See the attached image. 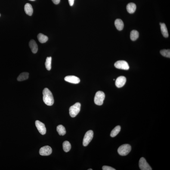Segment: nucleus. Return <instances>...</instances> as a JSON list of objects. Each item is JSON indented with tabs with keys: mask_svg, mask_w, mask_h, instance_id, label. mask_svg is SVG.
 Returning a JSON list of instances; mask_svg holds the SVG:
<instances>
[{
	"mask_svg": "<svg viewBox=\"0 0 170 170\" xmlns=\"http://www.w3.org/2000/svg\"><path fill=\"white\" fill-rule=\"evenodd\" d=\"M43 100L45 104L51 106L54 104V99L53 94L48 88L44 89L43 91Z\"/></svg>",
	"mask_w": 170,
	"mask_h": 170,
	"instance_id": "1",
	"label": "nucleus"
},
{
	"mask_svg": "<svg viewBox=\"0 0 170 170\" xmlns=\"http://www.w3.org/2000/svg\"><path fill=\"white\" fill-rule=\"evenodd\" d=\"M81 104L77 103L71 106L69 108V114L71 117L74 118L79 113L80 110Z\"/></svg>",
	"mask_w": 170,
	"mask_h": 170,
	"instance_id": "2",
	"label": "nucleus"
},
{
	"mask_svg": "<svg viewBox=\"0 0 170 170\" xmlns=\"http://www.w3.org/2000/svg\"><path fill=\"white\" fill-rule=\"evenodd\" d=\"M105 97V96L103 92L100 91L97 92L94 97V103L97 105H101L103 104Z\"/></svg>",
	"mask_w": 170,
	"mask_h": 170,
	"instance_id": "3",
	"label": "nucleus"
},
{
	"mask_svg": "<svg viewBox=\"0 0 170 170\" xmlns=\"http://www.w3.org/2000/svg\"><path fill=\"white\" fill-rule=\"evenodd\" d=\"M131 146L128 144L122 145L120 147L118 150V153L122 156H126L131 152Z\"/></svg>",
	"mask_w": 170,
	"mask_h": 170,
	"instance_id": "4",
	"label": "nucleus"
},
{
	"mask_svg": "<svg viewBox=\"0 0 170 170\" xmlns=\"http://www.w3.org/2000/svg\"><path fill=\"white\" fill-rule=\"evenodd\" d=\"M93 132L92 130H90L86 133L83 140V144L84 146H87L91 142L93 137Z\"/></svg>",
	"mask_w": 170,
	"mask_h": 170,
	"instance_id": "5",
	"label": "nucleus"
},
{
	"mask_svg": "<svg viewBox=\"0 0 170 170\" xmlns=\"http://www.w3.org/2000/svg\"><path fill=\"white\" fill-rule=\"evenodd\" d=\"M115 67L118 69L124 70H128L129 69V66L128 63L125 60H119L114 64Z\"/></svg>",
	"mask_w": 170,
	"mask_h": 170,
	"instance_id": "6",
	"label": "nucleus"
},
{
	"mask_svg": "<svg viewBox=\"0 0 170 170\" xmlns=\"http://www.w3.org/2000/svg\"><path fill=\"white\" fill-rule=\"evenodd\" d=\"M139 166L140 169L141 170H152V168L145 158H140L139 162Z\"/></svg>",
	"mask_w": 170,
	"mask_h": 170,
	"instance_id": "7",
	"label": "nucleus"
},
{
	"mask_svg": "<svg viewBox=\"0 0 170 170\" xmlns=\"http://www.w3.org/2000/svg\"><path fill=\"white\" fill-rule=\"evenodd\" d=\"M52 153V149L48 146H44L40 149L39 153L41 156H47L51 155Z\"/></svg>",
	"mask_w": 170,
	"mask_h": 170,
	"instance_id": "8",
	"label": "nucleus"
},
{
	"mask_svg": "<svg viewBox=\"0 0 170 170\" xmlns=\"http://www.w3.org/2000/svg\"><path fill=\"white\" fill-rule=\"evenodd\" d=\"M35 125L39 132L42 135H44L46 133V128L45 125L38 120H36L35 122Z\"/></svg>",
	"mask_w": 170,
	"mask_h": 170,
	"instance_id": "9",
	"label": "nucleus"
},
{
	"mask_svg": "<svg viewBox=\"0 0 170 170\" xmlns=\"http://www.w3.org/2000/svg\"><path fill=\"white\" fill-rule=\"evenodd\" d=\"M126 81V78L125 77L120 76L116 79L115 82V85L118 88H121L125 85Z\"/></svg>",
	"mask_w": 170,
	"mask_h": 170,
	"instance_id": "10",
	"label": "nucleus"
},
{
	"mask_svg": "<svg viewBox=\"0 0 170 170\" xmlns=\"http://www.w3.org/2000/svg\"><path fill=\"white\" fill-rule=\"evenodd\" d=\"M66 82L74 84H78L80 82V79L78 77L74 76H68L64 78Z\"/></svg>",
	"mask_w": 170,
	"mask_h": 170,
	"instance_id": "11",
	"label": "nucleus"
},
{
	"mask_svg": "<svg viewBox=\"0 0 170 170\" xmlns=\"http://www.w3.org/2000/svg\"><path fill=\"white\" fill-rule=\"evenodd\" d=\"M29 46L32 52L35 54L38 51V46L37 45L34 40H31L29 43Z\"/></svg>",
	"mask_w": 170,
	"mask_h": 170,
	"instance_id": "12",
	"label": "nucleus"
},
{
	"mask_svg": "<svg viewBox=\"0 0 170 170\" xmlns=\"http://www.w3.org/2000/svg\"><path fill=\"white\" fill-rule=\"evenodd\" d=\"M126 8L127 11L128 13L130 14H133L135 12L136 8H137V6L135 4L131 3L127 4Z\"/></svg>",
	"mask_w": 170,
	"mask_h": 170,
	"instance_id": "13",
	"label": "nucleus"
},
{
	"mask_svg": "<svg viewBox=\"0 0 170 170\" xmlns=\"http://www.w3.org/2000/svg\"><path fill=\"white\" fill-rule=\"evenodd\" d=\"M24 10L26 14L29 16H31L33 14V9L32 6L29 3H26L24 6Z\"/></svg>",
	"mask_w": 170,
	"mask_h": 170,
	"instance_id": "14",
	"label": "nucleus"
},
{
	"mask_svg": "<svg viewBox=\"0 0 170 170\" xmlns=\"http://www.w3.org/2000/svg\"><path fill=\"white\" fill-rule=\"evenodd\" d=\"M115 25L118 30L121 31L124 27L123 22L120 19H117L115 22Z\"/></svg>",
	"mask_w": 170,
	"mask_h": 170,
	"instance_id": "15",
	"label": "nucleus"
},
{
	"mask_svg": "<svg viewBox=\"0 0 170 170\" xmlns=\"http://www.w3.org/2000/svg\"><path fill=\"white\" fill-rule=\"evenodd\" d=\"M160 24L161 26V30L162 35L165 38L168 37V33L166 25L165 23H160Z\"/></svg>",
	"mask_w": 170,
	"mask_h": 170,
	"instance_id": "16",
	"label": "nucleus"
},
{
	"mask_svg": "<svg viewBox=\"0 0 170 170\" xmlns=\"http://www.w3.org/2000/svg\"><path fill=\"white\" fill-rule=\"evenodd\" d=\"M29 73L28 72H23L20 74L17 78V80L22 81L26 80L29 78Z\"/></svg>",
	"mask_w": 170,
	"mask_h": 170,
	"instance_id": "17",
	"label": "nucleus"
},
{
	"mask_svg": "<svg viewBox=\"0 0 170 170\" xmlns=\"http://www.w3.org/2000/svg\"><path fill=\"white\" fill-rule=\"evenodd\" d=\"M37 38L38 41L41 43H44L46 42L48 39V37L41 33L38 34Z\"/></svg>",
	"mask_w": 170,
	"mask_h": 170,
	"instance_id": "18",
	"label": "nucleus"
},
{
	"mask_svg": "<svg viewBox=\"0 0 170 170\" xmlns=\"http://www.w3.org/2000/svg\"><path fill=\"white\" fill-rule=\"evenodd\" d=\"M57 131L60 135H64L66 133L65 128L63 125H60L57 127Z\"/></svg>",
	"mask_w": 170,
	"mask_h": 170,
	"instance_id": "19",
	"label": "nucleus"
},
{
	"mask_svg": "<svg viewBox=\"0 0 170 170\" xmlns=\"http://www.w3.org/2000/svg\"><path fill=\"white\" fill-rule=\"evenodd\" d=\"M121 130V127L117 126L112 130L110 136L112 137H114L119 133Z\"/></svg>",
	"mask_w": 170,
	"mask_h": 170,
	"instance_id": "20",
	"label": "nucleus"
},
{
	"mask_svg": "<svg viewBox=\"0 0 170 170\" xmlns=\"http://www.w3.org/2000/svg\"><path fill=\"white\" fill-rule=\"evenodd\" d=\"M139 33L136 30H133L131 32L130 35V38L131 40L132 41H135L139 37Z\"/></svg>",
	"mask_w": 170,
	"mask_h": 170,
	"instance_id": "21",
	"label": "nucleus"
},
{
	"mask_svg": "<svg viewBox=\"0 0 170 170\" xmlns=\"http://www.w3.org/2000/svg\"><path fill=\"white\" fill-rule=\"evenodd\" d=\"M71 147L70 142L67 141L64 142L63 143V150L65 152H69L70 150Z\"/></svg>",
	"mask_w": 170,
	"mask_h": 170,
	"instance_id": "22",
	"label": "nucleus"
},
{
	"mask_svg": "<svg viewBox=\"0 0 170 170\" xmlns=\"http://www.w3.org/2000/svg\"><path fill=\"white\" fill-rule=\"evenodd\" d=\"M51 57H47L45 63V66L47 70L50 71L51 70Z\"/></svg>",
	"mask_w": 170,
	"mask_h": 170,
	"instance_id": "23",
	"label": "nucleus"
},
{
	"mask_svg": "<svg viewBox=\"0 0 170 170\" xmlns=\"http://www.w3.org/2000/svg\"><path fill=\"white\" fill-rule=\"evenodd\" d=\"M161 54L164 57L170 58V50H161L160 51Z\"/></svg>",
	"mask_w": 170,
	"mask_h": 170,
	"instance_id": "24",
	"label": "nucleus"
},
{
	"mask_svg": "<svg viewBox=\"0 0 170 170\" xmlns=\"http://www.w3.org/2000/svg\"><path fill=\"white\" fill-rule=\"evenodd\" d=\"M102 169L103 170H115L114 168L112 167L107 166H104L102 168Z\"/></svg>",
	"mask_w": 170,
	"mask_h": 170,
	"instance_id": "25",
	"label": "nucleus"
},
{
	"mask_svg": "<svg viewBox=\"0 0 170 170\" xmlns=\"http://www.w3.org/2000/svg\"><path fill=\"white\" fill-rule=\"evenodd\" d=\"M74 0H69V5L71 6H72L73 5L74 3Z\"/></svg>",
	"mask_w": 170,
	"mask_h": 170,
	"instance_id": "26",
	"label": "nucleus"
},
{
	"mask_svg": "<svg viewBox=\"0 0 170 170\" xmlns=\"http://www.w3.org/2000/svg\"><path fill=\"white\" fill-rule=\"evenodd\" d=\"M54 4H57L59 3L60 0H52Z\"/></svg>",
	"mask_w": 170,
	"mask_h": 170,
	"instance_id": "27",
	"label": "nucleus"
},
{
	"mask_svg": "<svg viewBox=\"0 0 170 170\" xmlns=\"http://www.w3.org/2000/svg\"><path fill=\"white\" fill-rule=\"evenodd\" d=\"M29 1H35V0H29Z\"/></svg>",
	"mask_w": 170,
	"mask_h": 170,
	"instance_id": "28",
	"label": "nucleus"
},
{
	"mask_svg": "<svg viewBox=\"0 0 170 170\" xmlns=\"http://www.w3.org/2000/svg\"><path fill=\"white\" fill-rule=\"evenodd\" d=\"M88 170H92L93 169H91H91H88Z\"/></svg>",
	"mask_w": 170,
	"mask_h": 170,
	"instance_id": "29",
	"label": "nucleus"
},
{
	"mask_svg": "<svg viewBox=\"0 0 170 170\" xmlns=\"http://www.w3.org/2000/svg\"><path fill=\"white\" fill-rule=\"evenodd\" d=\"M0 16H1V15H0Z\"/></svg>",
	"mask_w": 170,
	"mask_h": 170,
	"instance_id": "30",
	"label": "nucleus"
}]
</instances>
